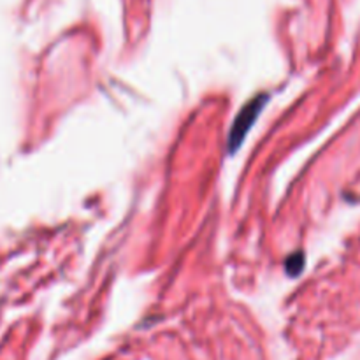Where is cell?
<instances>
[{
  "mask_svg": "<svg viewBox=\"0 0 360 360\" xmlns=\"http://www.w3.org/2000/svg\"><path fill=\"white\" fill-rule=\"evenodd\" d=\"M266 95H259L257 98H253L250 104H246L243 108V111L239 112V116L236 118L234 127H232L231 137H229V144H231V151H236L241 143L245 141L246 134L252 129V125L255 123V120L259 118L260 111H262L264 104H266Z\"/></svg>",
  "mask_w": 360,
  "mask_h": 360,
  "instance_id": "cell-1",
  "label": "cell"
}]
</instances>
